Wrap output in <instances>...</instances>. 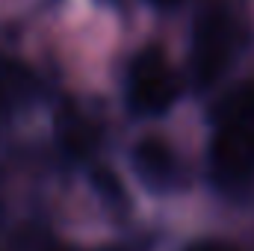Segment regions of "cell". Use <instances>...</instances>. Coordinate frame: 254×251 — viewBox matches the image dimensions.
I'll list each match as a JSON object with an SVG mask.
<instances>
[{"mask_svg":"<svg viewBox=\"0 0 254 251\" xmlns=\"http://www.w3.org/2000/svg\"><path fill=\"white\" fill-rule=\"evenodd\" d=\"M237 24L234 15L222 0H210L201 6L195 27H192V51H190V77L195 89H210L231 63L237 48Z\"/></svg>","mask_w":254,"mask_h":251,"instance_id":"6da1fadb","label":"cell"},{"mask_svg":"<svg viewBox=\"0 0 254 251\" xmlns=\"http://www.w3.org/2000/svg\"><path fill=\"white\" fill-rule=\"evenodd\" d=\"M181 95V80L160 45H145L127 68V104L139 116L166 113Z\"/></svg>","mask_w":254,"mask_h":251,"instance_id":"7a4b0ae2","label":"cell"},{"mask_svg":"<svg viewBox=\"0 0 254 251\" xmlns=\"http://www.w3.org/2000/svg\"><path fill=\"white\" fill-rule=\"evenodd\" d=\"M210 169L222 187H243L254 175V130L216 127L210 142Z\"/></svg>","mask_w":254,"mask_h":251,"instance_id":"3957f363","label":"cell"},{"mask_svg":"<svg viewBox=\"0 0 254 251\" xmlns=\"http://www.w3.org/2000/svg\"><path fill=\"white\" fill-rule=\"evenodd\" d=\"M133 166H136L139 178L145 184H154V187H166L178 175V157L169 148V142L160 139V136H145V139L136 142Z\"/></svg>","mask_w":254,"mask_h":251,"instance_id":"277c9868","label":"cell"},{"mask_svg":"<svg viewBox=\"0 0 254 251\" xmlns=\"http://www.w3.org/2000/svg\"><path fill=\"white\" fill-rule=\"evenodd\" d=\"M57 136L63 142V148L71 157H89L98 148V125L74 104H63V110L57 113Z\"/></svg>","mask_w":254,"mask_h":251,"instance_id":"5b68a950","label":"cell"},{"mask_svg":"<svg viewBox=\"0 0 254 251\" xmlns=\"http://www.w3.org/2000/svg\"><path fill=\"white\" fill-rule=\"evenodd\" d=\"M216 127H246L254 130V83H234L210 110Z\"/></svg>","mask_w":254,"mask_h":251,"instance_id":"8992f818","label":"cell"},{"mask_svg":"<svg viewBox=\"0 0 254 251\" xmlns=\"http://www.w3.org/2000/svg\"><path fill=\"white\" fill-rule=\"evenodd\" d=\"M27 89H30V74L18 63L0 57V107H3V101H9L12 95H21Z\"/></svg>","mask_w":254,"mask_h":251,"instance_id":"52a82bcc","label":"cell"},{"mask_svg":"<svg viewBox=\"0 0 254 251\" xmlns=\"http://www.w3.org/2000/svg\"><path fill=\"white\" fill-rule=\"evenodd\" d=\"M15 251H68L60 237L42 228H24L15 237Z\"/></svg>","mask_w":254,"mask_h":251,"instance_id":"ba28073f","label":"cell"},{"mask_svg":"<svg viewBox=\"0 0 254 251\" xmlns=\"http://www.w3.org/2000/svg\"><path fill=\"white\" fill-rule=\"evenodd\" d=\"M187 251H237L231 243H222V240H198L195 246H190Z\"/></svg>","mask_w":254,"mask_h":251,"instance_id":"9c48e42d","label":"cell"},{"mask_svg":"<svg viewBox=\"0 0 254 251\" xmlns=\"http://www.w3.org/2000/svg\"><path fill=\"white\" fill-rule=\"evenodd\" d=\"M154 6H160V9H172V6H178L181 0H151Z\"/></svg>","mask_w":254,"mask_h":251,"instance_id":"30bf717a","label":"cell"},{"mask_svg":"<svg viewBox=\"0 0 254 251\" xmlns=\"http://www.w3.org/2000/svg\"><path fill=\"white\" fill-rule=\"evenodd\" d=\"M92 251H122L119 246H101V249H92Z\"/></svg>","mask_w":254,"mask_h":251,"instance_id":"8fae6325","label":"cell"}]
</instances>
